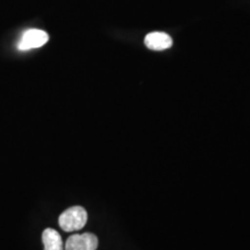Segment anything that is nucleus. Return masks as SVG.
Returning <instances> with one entry per match:
<instances>
[{
    "label": "nucleus",
    "mask_w": 250,
    "mask_h": 250,
    "mask_svg": "<svg viewBox=\"0 0 250 250\" xmlns=\"http://www.w3.org/2000/svg\"><path fill=\"white\" fill-rule=\"evenodd\" d=\"M145 45L154 51H162L173 45V40L168 34L162 31H153L145 37Z\"/></svg>",
    "instance_id": "nucleus-4"
},
{
    "label": "nucleus",
    "mask_w": 250,
    "mask_h": 250,
    "mask_svg": "<svg viewBox=\"0 0 250 250\" xmlns=\"http://www.w3.org/2000/svg\"><path fill=\"white\" fill-rule=\"evenodd\" d=\"M48 41L49 35L45 31L40 29H29L23 33L18 48L22 50V51L35 48H41V46L44 45Z\"/></svg>",
    "instance_id": "nucleus-3"
},
{
    "label": "nucleus",
    "mask_w": 250,
    "mask_h": 250,
    "mask_svg": "<svg viewBox=\"0 0 250 250\" xmlns=\"http://www.w3.org/2000/svg\"><path fill=\"white\" fill-rule=\"evenodd\" d=\"M99 240L92 233L74 234L67 239L65 250H96Z\"/></svg>",
    "instance_id": "nucleus-2"
},
{
    "label": "nucleus",
    "mask_w": 250,
    "mask_h": 250,
    "mask_svg": "<svg viewBox=\"0 0 250 250\" xmlns=\"http://www.w3.org/2000/svg\"><path fill=\"white\" fill-rule=\"evenodd\" d=\"M87 212L81 206H72L59 217V226L65 232H74L83 228L87 223Z\"/></svg>",
    "instance_id": "nucleus-1"
},
{
    "label": "nucleus",
    "mask_w": 250,
    "mask_h": 250,
    "mask_svg": "<svg viewBox=\"0 0 250 250\" xmlns=\"http://www.w3.org/2000/svg\"><path fill=\"white\" fill-rule=\"evenodd\" d=\"M44 250H64V245L61 234L52 228H46L42 234Z\"/></svg>",
    "instance_id": "nucleus-5"
}]
</instances>
